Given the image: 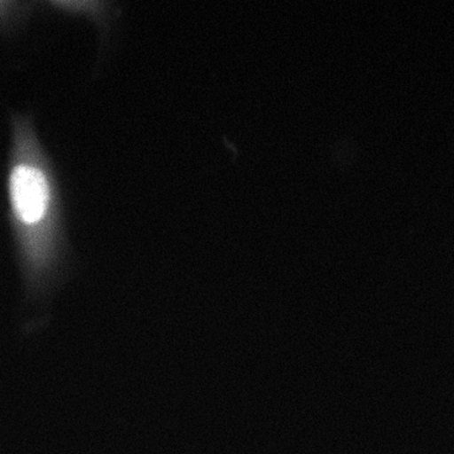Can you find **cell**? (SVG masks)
<instances>
[{
	"label": "cell",
	"mask_w": 454,
	"mask_h": 454,
	"mask_svg": "<svg viewBox=\"0 0 454 454\" xmlns=\"http://www.w3.org/2000/svg\"><path fill=\"white\" fill-rule=\"evenodd\" d=\"M6 194L25 283L40 294L59 276L65 255L63 207L55 167L24 114L12 116Z\"/></svg>",
	"instance_id": "cell-1"
}]
</instances>
